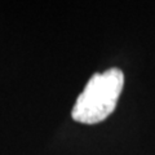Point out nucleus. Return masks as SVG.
<instances>
[{"mask_svg":"<svg viewBox=\"0 0 155 155\" xmlns=\"http://www.w3.org/2000/svg\"><path fill=\"white\" fill-rule=\"evenodd\" d=\"M124 75L119 69H109L94 74L84 91L78 96L71 116L83 124H97L105 120L116 107L123 91Z\"/></svg>","mask_w":155,"mask_h":155,"instance_id":"f257e3e1","label":"nucleus"}]
</instances>
